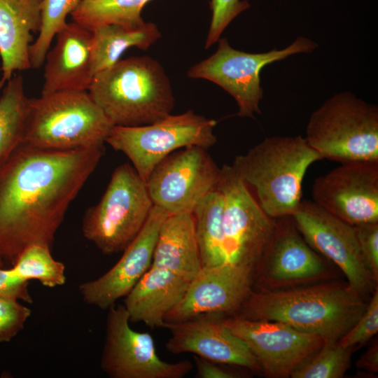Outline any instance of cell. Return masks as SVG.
I'll return each mask as SVG.
<instances>
[{
  "mask_svg": "<svg viewBox=\"0 0 378 378\" xmlns=\"http://www.w3.org/2000/svg\"><path fill=\"white\" fill-rule=\"evenodd\" d=\"M43 0H0V89L16 74L31 67L33 34L41 25Z\"/></svg>",
  "mask_w": 378,
  "mask_h": 378,
  "instance_id": "44dd1931",
  "label": "cell"
},
{
  "mask_svg": "<svg viewBox=\"0 0 378 378\" xmlns=\"http://www.w3.org/2000/svg\"><path fill=\"white\" fill-rule=\"evenodd\" d=\"M247 346L266 377L286 378L324 344L317 335L279 321L251 320L237 315L222 320Z\"/></svg>",
  "mask_w": 378,
  "mask_h": 378,
  "instance_id": "5bb4252c",
  "label": "cell"
},
{
  "mask_svg": "<svg viewBox=\"0 0 378 378\" xmlns=\"http://www.w3.org/2000/svg\"><path fill=\"white\" fill-rule=\"evenodd\" d=\"M113 126L88 91H58L30 98L22 144L52 150L103 146Z\"/></svg>",
  "mask_w": 378,
  "mask_h": 378,
  "instance_id": "5b68a950",
  "label": "cell"
},
{
  "mask_svg": "<svg viewBox=\"0 0 378 378\" xmlns=\"http://www.w3.org/2000/svg\"><path fill=\"white\" fill-rule=\"evenodd\" d=\"M323 160L301 136L265 139L246 153L235 157L234 172L262 211L276 219L292 216L302 200V181L308 168Z\"/></svg>",
  "mask_w": 378,
  "mask_h": 378,
  "instance_id": "277c9868",
  "label": "cell"
},
{
  "mask_svg": "<svg viewBox=\"0 0 378 378\" xmlns=\"http://www.w3.org/2000/svg\"><path fill=\"white\" fill-rule=\"evenodd\" d=\"M250 7L246 0H211V20L205 41V48L215 44L230 22Z\"/></svg>",
  "mask_w": 378,
  "mask_h": 378,
  "instance_id": "1f68e13d",
  "label": "cell"
},
{
  "mask_svg": "<svg viewBox=\"0 0 378 378\" xmlns=\"http://www.w3.org/2000/svg\"><path fill=\"white\" fill-rule=\"evenodd\" d=\"M305 139L322 159L378 161V107L350 92L337 93L312 113Z\"/></svg>",
  "mask_w": 378,
  "mask_h": 378,
  "instance_id": "8992f818",
  "label": "cell"
},
{
  "mask_svg": "<svg viewBox=\"0 0 378 378\" xmlns=\"http://www.w3.org/2000/svg\"><path fill=\"white\" fill-rule=\"evenodd\" d=\"M348 284L331 281L311 286L250 292L237 316L275 321L336 343L367 307Z\"/></svg>",
  "mask_w": 378,
  "mask_h": 378,
  "instance_id": "7a4b0ae2",
  "label": "cell"
},
{
  "mask_svg": "<svg viewBox=\"0 0 378 378\" xmlns=\"http://www.w3.org/2000/svg\"><path fill=\"white\" fill-rule=\"evenodd\" d=\"M10 268L22 279L37 280L43 286L55 288L66 283L65 266L52 255L50 248L32 245L25 248Z\"/></svg>",
  "mask_w": 378,
  "mask_h": 378,
  "instance_id": "83f0119b",
  "label": "cell"
},
{
  "mask_svg": "<svg viewBox=\"0 0 378 378\" xmlns=\"http://www.w3.org/2000/svg\"><path fill=\"white\" fill-rule=\"evenodd\" d=\"M80 1L43 0L41 29L29 51L31 68L38 69L44 64L53 38L66 24L67 15L73 12Z\"/></svg>",
  "mask_w": 378,
  "mask_h": 378,
  "instance_id": "f1b7e54d",
  "label": "cell"
},
{
  "mask_svg": "<svg viewBox=\"0 0 378 378\" xmlns=\"http://www.w3.org/2000/svg\"><path fill=\"white\" fill-rule=\"evenodd\" d=\"M292 217L307 243L336 265L357 293L363 298L377 288L363 264L353 225L313 200H302Z\"/></svg>",
  "mask_w": 378,
  "mask_h": 378,
  "instance_id": "9a60e30c",
  "label": "cell"
},
{
  "mask_svg": "<svg viewBox=\"0 0 378 378\" xmlns=\"http://www.w3.org/2000/svg\"><path fill=\"white\" fill-rule=\"evenodd\" d=\"M54 47L44 61V83L41 94L64 90L88 91L91 71L92 32L73 22L55 36Z\"/></svg>",
  "mask_w": 378,
  "mask_h": 378,
  "instance_id": "ffe728a7",
  "label": "cell"
},
{
  "mask_svg": "<svg viewBox=\"0 0 378 378\" xmlns=\"http://www.w3.org/2000/svg\"><path fill=\"white\" fill-rule=\"evenodd\" d=\"M151 267L192 279L202 267L192 213L169 215L162 224Z\"/></svg>",
  "mask_w": 378,
  "mask_h": 378,
  "instance_id": "603a6c76",
  "label": "cell"
},
{
  "mask_svg": "<svg viewBox=\"0 0 378 378\" xmlns=\"http://www.w3.org/2000/svg\"><path fill=\"white\" fill-rule=\"evenodd\" d=\"M5 265V262L3 261L1 258H0V267H4Z\"/></svg>",
  "mask_w": 378,
  "mask_h": 378,
  "instance_id": "74e56055",
  "label": "cell"
},
{
  "mask_svg": "<svg viewBox=\"0 0 378 378\" xmlns=\"http://www.w3.org/2000/svg\"><path fill=\"white\" fill-rule=\"evenodd\" d=\"M0 95V164L22 144L30 98L24 91L22 76L15 74Z\"/></svg>",
  "mask_w": 378,
  "mask_h": 378,
  "instance_id": "484cf974",
  "label": "cell"
},
{
  "mask_svg": "<svg viewBox=\"0 0 378 378\" xmlns=\"http://www.w3.org/2000/svg\"><path fill=\"white\" fill-rule=\"evenodd\" d=\"M191 279L150 267L125 297L130 323L163 328L167 314L182 300Z\"/></svg>",
  "mask_w": 378,
  "mask_h": 378,
  "instance_id": "7402d4cb",
  "label": "cell"
},
{
  "mask_svg": "<svg viewBox=\"0 0 378 378\" xmlns=\"http://www.w3.org/2000/svg\"><path fill=\"white\" fill-rule=\"evenodd\" d=\"M153 206L146 182L132 164H120L99 202L85 211L83 236L104 254L122 252L141 231Z\"/></svg>",
  "mask_w": 378,
  "mask_h": 378,
  "instance_id": "52a82bcc",
  "label": "cell"
},
{
  "mask_svg": "<svg viewBox=\"0 0 378 378\" xmlns=\"http://www.w3.org/2000/svg\"><path fill=\"white\" fill-rule=\"evenodd\" d=\"M331 277L326 262L304 240L292 216L276 218L272 234L254 270L257 290L287 289Z\"/></svg>",
  "mask_w": 378,
  "mask_h": 378,
  "instance_id": "4fadbf2b",
  "label": "cell"
},
{
  "mask_svg": "<svg viewBox=\"0 0 378 378\" xmlns=\"http://www.w3.org/2000/svg\"><path fill=\"white\" fill-rule=\"evenodd\" d=\"M217 188L223 198L226 262L254 271L272 234L275 219L262 211L231 165L220 168Z\"/></svg>",
  "mask_w": 378,
  "mask_h": 378,
  "instance_id": "30bf717a",
  "label": "cell"
},
{
  "mask_svg": "<svg viewBox=\"0 0 378 378\" xmlns=\"http://www.w3.org/2000/svg\"><path fill=\"white\" fill-rule=\"evenodd\" d=\"M91 71L94 76L118 62L130 48L147 50L161 37L157 25L144 22L138 27L105 24L92 31Z\"/></svg>",
  "mask_w": 378,
  "mask_h": 378,
  "instance_id": "cb8c5ba5",
  "label": "cell"
},
{
  "mask_svg": "<svg viewBox=\"0 0 378 378\" xmlns=\"http://www.w3.org/2000/svg\"><path fill=\"white\" fill-rule=\"evenodd\" d=\"M356 366L371 373L378 371V345L377 342L371 346L357 360Z\"/></svg>",
  "mask_w": 378,
  "mask_h": 378,
  "instance_id": "8d00e7d4",
  "label": "cell"
},
{
  "mask_svg": "<svg viewBox=\"0 0 378 378\" xmlns=\"http://www.w3.org/2000/svg\"><path fill=\"white\" fill-rule=\"evenodd\" d=\"M217 42L216 52L191 66L188 76L219 85L236 101L237 115L247 118L260 113L259 104L263 96L260 78L262 69L293 55L310 53L318 46L314 41L299 36L284 49L250 53L233 48L225 38H220Z\"/></svg>",
  "mask_w": 378,
  "mask_h": 378,
  "instance_id": "9c48e42d",
  "label": "cell"
},
{
  "mask_svg": "<svg viewBox=\"0 0 378 378\" xmlns=\"http://www.w3.org/2000/svg\"><path fill=\"white\" fill-rule=\"evenodd\" d=\"M223 198L217 188L206 194L192 211L202 267L226 262L223 230Z\"/></svg>",
  "mask_w": 378,
  "mask_h": 378,
  "instance_id": "d4e9b609",
  "label": "cell"
},
{
  "mask_svg": "<svg viewBox=\"0 0 378 378\" xmlns=\"http://www.w3.org/2000/svg\"><path fill=\"white\" fill-rule=\"evenodd\" d=\"M216 124L215 120L188 110L149 125L113 126L106 143L125 154L146 182L154 168L171 153L190 146H213L217 141Z\"/></svg>",
  "mask_w": 378,
  "mask_h": 378,
  "instance_id": "ba28073f",
  "label": "cell"
},
{
  "mask_svg": "<svg viewBox=\"0 0 378 378\" xmlns=\"http://www.w3.org/2000/svg\"><path fill=\"white\" fill-rule=\"evenodd\" d=\"M313 201L341 220L378 222V161L341 163L314 181Z\"/></svg>",
  "mask_w": 378,
  "mask_h": 378,
  "instance_id": "2e32d148",
  "label": "cell"
},
{
  "mask_svg": "<svg viewBox=\"0 0 378 378\" xmlns=\"http://www.w3.org/2000/svg\"><path fill=\"white\" fill-rule=\"evenodd\" d=\"M353 348L324 343L311 358L298 367L292 378H341L350 367Z\"/></svg>",
  "mask_w": 378,
  "mask_h": 378,
  "instance_id": "f546056e",
  "label": "cell"
},
{
  "mask_svg": "<svg viewBox=\"0 0 378 378\" xmlns=\"http://www.w3.org/2000/svg\"><path fill=\"white\" fill-rule=\"evenodd\" d=\"M378 332V290H374L367 307L356 323L339 340L344 348L360 346Z\"/></svg>",
  "mask_w": 378,
  "mask_h": 378,
  "instance_id": "4dcf8cb0",
  "label": "cell"
},
{
  "mask_svg": "<svg viewBox=\"0 0 378 378\" xmlns=\"http://www.w3.org/2000/svg\"><path fill=\"white\" fill-rule=\"evenodd\" d=\"M214 316L165 322L163 328L170 332L167 350L173 354L192 353L214 363L260 372L258 362L247 346Z\"/></svg>",
  "mask_w": 378,
  "mask_h": 378,
  "instance_id": "d6986e66",
  "label": "cell"
},
{
  "mask_svg": "<svg viewBox=\"0 0 378 378\" xmlns=\"http://www.w3.org/2000/svg\"><path fill=\"white\" fill-rule=\"evenodd\" d=\"M253 270L230 262L202 267L165 322L239 311L253 285Z\"/></svg>",
  "mask_w": 378,
  "mask_h": 378,
  "instance_id": "e0dca14e",
  "label": "cell"
},
{
  "mask_svg": "<svg viewBox=\"0 0 378 378\" xmlns=\"http://www.w3.org/2000/svg\"><path fill=\"white\" fill-rule=\"evenodd\" d=\"M124 305L108 309L100 366L111 378H182L192 369L188 360L166 362L158 355L150 334L133 330Z\"/></svg>",
  "mask_w": 378,
  "mask_h": 378,
  "instance_id": "8fae6325",
  "label": "cell"
},
{
  "mask_svg": "<svg viewBox=\"0 0 378 378\" xmlns=\"http://www.w3.org/2000/svg\"><path fill=\"white\" fill-rule=\"evenodd\" d=\"M170 215L153 205L141 231L107 272L78 288L83 300L101 309H108L125 297L151 265L160 229Z\"/></svg>",
  "mask_w": 378,
  "mask_h": 378,
  "instance_id": "ac0fdd59",
  "label": "cell"
},
{
  "mask_svg": "<svg viewBox=\"0 0 378 378\" xmlns=\"http://www.w3.org/2000/svg\"><path fill=\"white\" fill-rule=\"evenodd\" d=\"M31 314L20 300L0 297V343L10 342L22 331Z\"/></svg>",
  "mask_w": 378,
  "mask_h": 378,
  "instance_id": "d6a6232c",
  "label": "cell"
},
{
  "mask_svg": "<svg viewBox=\"0 0 378 378\" xmlns=\"http://www.w3.org/2000/svg\"><path fill=\"white\" fill-rule=\"evenodd\" d=\"M150 0H81L71 13L74 22L92 31L105 24L138 27L141 10Z\"/></svg>",
  "mask_w": 378,
  "mask_h": 378,
  "instance_id": "4316f807",
  "label": "cell"
},
{
  "mask_svg": "<svg viewBox=\"0 0 378 378\" xmlns=\"http://www.w3.org/2000/svg\"><path fill=\"white\" fill-rule=\"evenodd\" d=\"M206 150L200 146L179 149L154 168L146 181L153 205L169 214L192 213L216 188L220 168Z\"/></svg>",
  "mask_w": 378,
  "mask_h": 378,
  "instance_id": "7c38bea8",
  "label": "cell"
},
{
  "mask_svg": "<svg viewBox=\"0 0 378 378\" xmlns=\"http://www.w3.org/2000/svg\"><path fill=\"white\" fill-rule=\"evenodd\" d=\"M197 369V377L200 378H233L235 374L229 372L213 361L195 356L194 358Z\"/></svg>",
  "mask_w": 378,
  "mask_h": 378,
  "instance_id": "d590c367",
  "label": "cell"
},
{
  "mask_svg": "<svg viewBox=\"0 0 378 378\" xmlns=\"http://www.w3.org/2000/svg\"><path fill=\"white\" fill-rule=\"evenodd\" d=\"M104 145L52 150L20 145L0 164V258L51 247L66 211L97 168Z\"/></svg>",
  "mask_w": 378,
  "mask_h": 378,
  "instance_id": "6da1fadb",
  "label": "cell"
},
{
  "mask_svg": "<svg viewBox=\"0 0 378 378\" xmlns=\"http://www.w3.org/2000/svg\"><path fill=\"white\" fill-rule=\"evenodd\" d=\"M363 264L375 284L378 281V222L354 225Z\"/></svg>",
  "mask_w": 378,
  "mask_h": 378,
  "instance_id": "836d02e7",
  "label": "cell"
},
{
  "mask_svg": "<svg viewBox=\"0 0 378 378\" xmlns=\"http://www.w3.org/2000/svg\"><path fill=\"white\" fill-rule=\"evenodd\" d=\"M28 282L18 276L10 267H0V297L11 298L21 302L32 303Z\"/></svg>",
  "mask_w": 378,
  "mask_h": 378,
  "instance_id": "e575fe53",
  "label": "cell"
},
{
  "mask_svg": "<svg viewBox=\"0 0 378 378\" xmlns=\"http://www.w3.org/2000/svg\"><path fill=\"white\" fill-rule=\"evenodd\" d=\"M88 92L113 126L149 125L172 114L174 106L167 74L148 56L120 59L95 74Z\"/></svg>",
  "mask_w": 378,
  "mask_h": 378,
  "instance_id": "3957f363",
  "label": "cell"
}]
</instances>
